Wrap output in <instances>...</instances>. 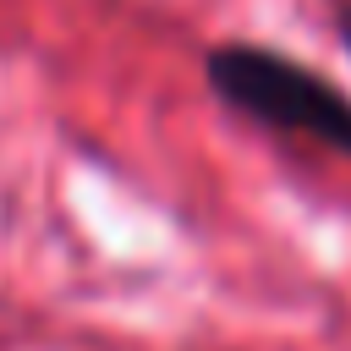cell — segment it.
Segmentation results:
<instances>
[{
    "mask_svg": "<svg viewBox=\"0 0 351 351\" xmlns=\"http://www.w3.org/2000/svg\"><path fill=\"white\" fill-rule=\"evenodd\" d=\"M335 38H340V49H346V60H351V0L335 5Z\"/></svg>",
    "mask_w": 351,
    "mask_h": 351,
    "instance_id": "cell-2",
    "label": "cell"
},
{
    "mask_svg": "<svg viewBox=\"0 0 351 351\" xmlns=\"http://www.w3.org/2000/svg\"><path fill=\"white\" fill-rule=\"evenodd\" d=\"M203 82L241 121L324 143L351 159V93L335 88L318 66L258 38H219L203 49Z\"/></svg>",
    "mask_w": 351,
    "mask_h": 351,
    "instance_id": "cell-1",
    "label": "cell"
}]
</instances>
